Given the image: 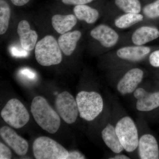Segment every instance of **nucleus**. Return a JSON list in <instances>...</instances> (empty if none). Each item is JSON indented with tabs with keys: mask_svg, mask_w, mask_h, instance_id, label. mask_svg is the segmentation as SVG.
I'll use <instances>...</instances> for the list:
<instances>
[{
	"mask_svg": "<svg viewBox=\"0 0 159 159\" xmlns=\"http://www.w3.org/2000/svg\"><path fill=\"white\" fill-rule=\"evenodd\" d=\"M31 111L35 122L43 129L51 134L57 132L61 125L60 117L44 97L33 98Z\"/></svg>",
	"mask_w": 159,
	"mask_h": 159,
	"instance_id": "nucleus-1",
	"label": "nucleus"
},
{
	"mask_svg": "<svg viewBox=\"0 0 159 159\" xmlns=\"http://www.w3.org/2000/svg\"><path fill=\"white\" fill-rule=\"evenodd\" d=\"M34 53L37 62L44 66L56 65L62 61L58 42L52 35L45 36L36 43Z\"/></svg>",
	"mask_w": 159,
	"mask_h": 159,
	"instance_id": "nucleus-2",
	"label": "nucleus"
},
{
	"mask_svg": "<svg viewBox=\"0 0 159 159\" xmlns=\"http://www.w3.org/2000/svg\"><path fill=\"white\" fill-rule=\"evenodd\" d=\"M76 99L80 116L86 121H93L103 110V99L97 92L81 91L77 94Z\"/></svg>",
	"mask_w": 159,
	"mask_h": 159,
	"instance_id": "nucleus-3",
	"label": "nucleus"
},
{
	"mask_svg": "<svg viewBox=\"0 0 159 159\" xmlns=\"http://www.w3.org/2000/svg\"><path fill=\"white\" fill-rule=\"evenodd\" d=\"M33 154L36 159H67L69 152L53 139L45 136L34 140L32 145Z\"/></svg>",
	"mask_w": 159,
	"mask_h": 159,
	"instance_id": "nucleus-4",
	"label": "nucleus"
},
{
	"mask_svg": "<svg viewBox=\"0 0 159 159\" xmlns=\"http://www.w3.org/2000/svg\"><path fill=\"white\" fill-rule=\"evenodd\" d=\"M1 117L6 123L16 129L22 128L29 122L30 115L19 100L10 99L1 111Z\"/></svg>",
	"mask_w": 159,
	"mask_h": 159,
	"instance_id": "nucleus-5",
	"label": "nucleus"
},
{
	"mask_svg": "<svg viewBox=\"0 0 159 159\" xmlns=\"http://www.w3.org/2000/svg\"><path fill=\"white\" fill-rule=\"evenodd\" d=\"M115 128L124 150L132 152L138 148L139 140L138 129L130 117L125 116L120 119Z\"/></svg>",
	"mask_w": 159,
	"mask_h": 159,
	"instance_id": "nucleus-6",
	"label": "nucleus"
},
{
	"mask_svg": "<svg viewBox=\"0 0 159 159\" xmlns=\"http://www.w3.org/2000/svg\"><path fill=\"white\" fill-rule=\"evenodd\" d=\"M55 107L60 117L68 124L77 120L79 111L76 99L66 91L61 93L55 99Z\"/></svg>",
	"mask_w": 159,
	"mask_h": 159,
	"instance_id": "nucleus-7",
	"label": "nucleus"
},
{
	"mask_svg": "<svg viewBox=\"0 0 159 159\" xmlns=\"http://www.w3.org/2000/svg\"><path fill=\"white\" fill-rule=\"evenodd\" d=\"M0 135L18 155L23 156L28 152V142L9 126H4L1 128Z\"/></svg>",
	"mask_w": 159,
	"mask_h": 159,
	"instance_id": "nucleus-8",
	"label": "nucleus"
},
{
	"mask_svg": "<svg viewBox=\"0 0 159 159\" xmlns=\"http://www.w3.org/2000/svg\"><path fill=\"white\" fill-rule=\"evenodd\" d=\"M143 76L144 72L141 69L134 68L129 70L119 80L117 86V90L122 95L133 93L142 82Z\"/></svg>",
	"mask_w": 159,
	"mask_h": 159,
	"instance_id": "nucleus-9",
	"label": "nucleus"
},
{
	"mask_svg": "<svg viewBox=\"0 0 159 159\" xmlns=\"http://www.w3.org/2000/svg\"><path fill=\"white\" fill-rule=\"evenodd\" d=\"M134 96L137 100V109L140 111H149L159 107V91L149 93L139 88L134 92Z\"/></svg>",
	"mask_w": 159,
	"mask_h": 159,
	"instance_id": "nucleus-10",
	"label": "nucleus"
},
{
	"mask_svg": "<svg viewBox=\"0 0 159 159\" xmlns=\"http://www.w3.org/2000/svg\"><path fill=\"white\" fill-rule=\"evenodd\" d=\"M139 155L141 159L159 158L158 145L156 139L152 135L145 134L139 139Z\"/></svg>",
	"mask_w": 159,
	"mask_h": 159,
	"instance_id": "nucleus-11",
	"label": "nucleus"
},
{
	"mask_svg": "<svg viewBox=\"0 0 159 159\" xmlns=\"http://www.w3.org/2000/svg\"><path fill=\"white\" fill-rule=\"evenodd\" d=\"M17 31L21 46L26 51H32L37 43L38 34L36 31L31 30L29 23L25 20L19 23Z\"/></svg>",
	"mask_w": 159,
	"mask_h": 159,
	"instance_id": "nucleus-12",
	"label": "nucleus"
},
{
	"mask_svg": "<svg viewBox=\"0 0 159 159\" xmlns=\"http://www.w3.org/2000/svg\"><path fill=\"white\" fill-rule=\"evenodd\" d=\"M92 37L99 41L103 47L111 48L117 43L119 36L113 29L104 25H99L91 31Z\"/></svg>",
	"mask_w": 159,
	"mask_h": 159,
	"instance_id": "nucleus-13",
	"label": "nucleus"
},
{
	"mask_svg": "<svg viewBox=\"0 0 159 159\" xmlns=\"http://www.w3.org/2000/svg\"><path fill=\"white\" fill-rule=\"evenodd\" d=\"M148 47L143 46L127 47L119 49L117 52V55L122 59L133 61L142 60L150 52Z\"/></svg>",
	"mask_w": 159,
	"mask_h": 159,
	"instance_id": "nucleus-14",
	"label": "nucleus"
},
{
	"mask_svg": "<svg viewBox=\"0 0 159 159\" xmlns=\"http://www.w3.org/2000/svg\"><path fill=\"white\" fill-rule=\"evenodd\" d=\"M81 36V32L77 30L66 32L60 36L58 39V44L65 55L70 56L73 54Z\"/></svg>",
	"mask_w": 159,
	"mask_h": 159,
	"instance_id": "nucleus-15",
	"label": "nucleus"
},
{
	"mask_svg": "<svg viewBox=\"0 0 159 159\" xmlns=\"http://www.w3.org/2000/svg\"><path fill=\"white\" fill-rule=\"evenodd\" d=\"M77 18L73 14L67 15H55L52 16L51 23L57 33L63 34L68 32L77 24Z\"/></svg>",
	"mask_w": 159,
	"mask_h": 159,
	"instance_id": "nucleus-16",
	"label": "nucleus"
},
{
	"mask_svg": "<svg viewBox=\"0 0 159 159\" xmlns=\"http://www.w3.org/2000/svg\"><path fill=\"white\" fill-rule=\"evenodd\" d=\"M159 37V30L154 27L143 26L136 30L132 36L134 44L141 46Z\"/></svg>",
	"mask_w": 159,
	"mask_h": 159,
	"instance_id": "nucleus-17",
	"label": "nucleus"
},
{
	"mask_svg": "<svg viewBox=\"0 0 159 159\" xmlns=\"http://www.w3.org/2000/svg\"><path fill=\"white\" fill-rule=\"evenodd\" d=\"M103 142L114 153L119 154L124 150L113 125L108 124L101 133Z\"/></svg>",
	"mask_w": 159,
	"mask_h": 159,
	"instance_id": "nucleus-18",
	"label": "nucleus"
},
{
	"mask_svg": "<svg viewBox=\"0 0 159 159\" xmlns=\"http://www.w3.org/2000/svg\"><path fill=\"white\" fill-rule=\"evenodd\" d=\"M74 11L78 20L84 21L89 24H93L99 18V12L97 9L85 5L76 6Z\"/></svg>",
	"mask_w": 159,
	"mask_h": 159,
	"instance_id": "nucleus-19",
	"label": "nucleus"
},
{
	"mask_svg": "<svg viewBox=\"0 0 159 159\" xmlns=\"http://www.w3.org/2000/svg\"><path fill=\"white\" fill-rule=\"evenodd\" d=\"M143 20V16L142 15L139 13H127L116 19L115 24L119 29H126L142 21Z\"/></svg>",
	"mask_w": 159,
	"mask_h": 159,
	"instance_id": "nucleus-20",
	"label": "nucleus"
},
{
	"mask_svg": "<svg viewBox=\"0 0 159 159\" xmlns=\"http://www.w3.org/2000/svg\"><path fill=\"white\" fill-rule=\"evenodd\" d=\"M11 10L5 0H0V34H5L9 28Z\"/></svg>",
	"mask_w": 159,
	"mask_h": 159,
	"instance_id": "nucleus-21",
	"label": "nucleus"
},
{
	"mask_svg": "<svg viewBox=\"0 0 159 159\" xmlns=\"http://www.w3.org/2000/svg\"><path fill=\"white\" fill-rule=\"evenodd\" d=\"M116 5L126 13H139L141 5L139 0H115Z\"/></svg>",
	"mask_w": 159,
	"mask_h": 159,
	"instance_id": "nucleus-22",
	"label": "nucleus"
},
{
	"mask_svg": "<svg viewBox=\"0 0 159 159\" xmlns=\"http://www.w3.org/2000/svg\"><path fill=\"white\" fill-rule=\"evenodd\" d=\"M143 13L149 18H156L159 16V0L146 5L143 9Z\"/></svg>",
	"mask_w": 159,
	"mask_h": 159,
	"instance_id": "nucleus-23",
	"label": "nucleus"
},
{
	"mask_svg": "<svg viewBox=\"0 0 159 159\" xmlns=\"http://www.w3.org/2000/svg\"><path fill=\"white\" fill-rule=\"evenodd\" d=\"M12 157L11 151L3 143H0V159H10Z\"/></svg>",
	"mask_w": 159,
	"mask_h": 159,
	"instance_id": "nucleus-24",
	"label": "nucleus"
},
{
	"mask_svg": "<svg viewBox=\"0 0 159 159\" xmlns=\"http://www.w3.org/2000/svg\"><path fill=\"white\" fill-rule=\"evenodd\" d=\"M28 51L23 48H20L17 47H11V52L13 56L16 57H26L28 56Z\"/></svg>",
	"mask_w": 159,
	"mask_h": 159,
	"instance_id": "nucleus-25",
	"label": "nucleus"
},
{
	"mask_svg": "<svg viewBox=\"0 0 159 159\" xmlns=\"http://www.w3.org/2000/svg\"><path fill=\"white\" fill-rule=\"evenodd\" d=\"M149 61L152 66L159 67V50L154 51L149 56Z\"/></svg>",
	"mask_w": 159,
	"mask_h": 159,
	"instance_id": "nucleus-26",
	"label": "nucleus"
},
{
	"mask_svg": "<svg viewBox=\"0 0 159 159\" xmlns=\"http://www.w3.org/2000/svg\"><path fill=\"white\" fill-rule=\"evenodd\" d=\"M20 73L21 75L28 79L33 80L36 78V74L31 69L23 68L20 70Z\"/></svg>",
	"mask_w": 159,
	"mask_h": 159,
	"instance_id": "nucleus-27",
	"label": "nucleus"
},
{
	"mask_svg": "<svg viewBox=\"0 0 159 159\" xmlns=\"http://www.w3.org/2000/svg\"><path fill=\"white\" fill-rule=\"evenodd\" d=\"M93 0H61L63 3L66 5L79 6L88 4Z\"/></svg>",
	"mask_w": 159,
	"mask_h": 159,
	"instance_id": "nucleus-28",
	"label": "nucleus"
},
{
	"mask_svg": "<svg viewBox=\"0 0 159 159\" xmlns=\"http://www.w3.org/2000/svg\"><path fill=\"white\" fill-rule=\"evenodd\" d=\"M86 159L83 154L77 150L69 152L68 156L67 159Z\"/></svg>",
	"mask_w": 159,
	"mask_h": 159,
	"instance_id": "nucleus-29",
	"label": "nucleus"
},
{
	"mask_svg": "<svg viewBox=\"0 0 159 159\" xmlns=\"http://www.w3.org/2000/svg\"><path fill=\"white\" fill-rule=\"evenodd\" d=\"M11 1L15 6H22L27 4L30 0H11Z\"/></svg>",
	"mask_w": 159,
	"mask_h": 159,
	"instance_id": "nucleus-30",
	"label": "nucleus"
},
{
	"mask_svg": "<svg viewBox=\"0 0 159 159\" xmlns=\"http://www.w3.org/2000/svg\"><path fill=\"white\" fill-rule=\"evenodd\" d=\"M110 159H129L130 158L127 156L123 154H118L113 157L110 158Z\"/></svg>",
	"mask_w": 159,
	"mask_h": 159,
	"instance_id": "nucleus-31",
	"label": "nucleus"
},
{
	"mask_svg": "<svg viewBox=\"0 0 159 159\" xmlns=\"http://www.w3.org/2000/svg\"></svg>",
	"mask_w": 159,
	"mask_h": 159,
	"instance_id": "nucleus-32",
	"label": "nucleus"
}]
</instances>
